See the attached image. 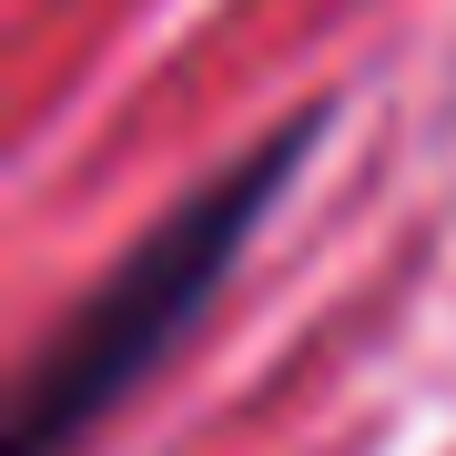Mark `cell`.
<instances>
[{
  "instance_id": "1",
  "label": "cell",
  "mask_w": 456,
  "mask_h": 456,
  "mask_svg": "<svg viewBox=\"0 0 456 456\" xmlns=\"http://www.w3.org/2000/svg\"><path fill=\"white\" fill-rule=\"evenodd\" d=\"M314 142H325V112H284L264 142H244L233 163H213L152 233H132L122 264L31 345V365H20V386H11L0 446L11 456H82L102 426L193 345L203 314L224 305V284L244 274V244L264 233V213L284 203V183H294V163H305Z\"/></svg>"
}]
</instances>
